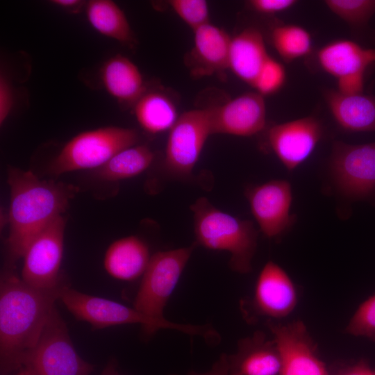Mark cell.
<instances>
[{
  "mask_svg": "<svg viewBox=\"0 0 375 375\" xmlns=\"http://www.w3.org/2000/svg\"><path fill=\"white\" fill-rule=\"evenodd\" d=\"M138 140L135 129L106 126L87 131L69 140L49 167L50 173L99 168L118 152L134 146Z\"/></svg>",
  "mask_w": 375,
  "mask_h": 375,
  "instance_id": "cell-5",
  "label": "cell"
},
{
  "mask_svg": "<svg viewBox=\"0 0 375 375\" xmlns=\"http://www.w3.org/2000/svg\"><path fill=\"white\" fill-rule=\"evenodd\" d=\"M297 301V291L291 278L278 264L268 261L256 284L253 303L258 312L272 318H283L294 310Z\"/></svg>",
  "mask_w": 375,
  "mask_h": 375,
  "instance_id": "cell-15",
  "label": "cell"
},
{
  "mask_svg": "<svg viewBox=\"0 0 375 375\" xmlns=\"http://www.w3.org/2000/svg\"><path fill=\"white\" fill-rule=\"evenodd\" d=\"M67 309L78 320L89 323L94 329H102L122 324H139L148 335L160 329L177 330L191 335H201L213 340L217 333L208 325L195 326L149 317L134 308L119 302L90 295L65 286L60 299Z\"/></svg>",
  "mask_w": 375,
  "mask_h": 375,
  "instance_id": "cell-4",
  "label": "cell"
},
{
  "mask_svg": "<svg viewBox=\"0 0 375 375\" xmlns=\"http://www.w3.org/2000/svg\"><path fill=\"white\" fill-rule=\"evenodd\" d=\"M271 40L275 50L286 62L305 57L312 49L311 35L297 24L276 26L272 30Z\"/></svg>",
  "mask_w": 375,
  "mask_h": 375,
  "instance_id": "cell-26",
  "label": "cell"
},
{
  "mask_svg": "<svg viewBox=\"0 0 375 375\" xmlns=\"http://www.w3.org/2000/svg\"><path fill=\"white\" fill-rule=\"evenodd\" d=\"M329 169L333 182L345 197L367 200L375 197V142L333 144Z\"/></svg>",
  "mask_w": 375,
  "mask_h": 375,
  "instance_id": "cell-9",
  "label": "cell"
},
{
  "mask_svg": "<svg viewBox=\"0 0 375 375\" xmlns=\"http://www.w3.org/2000/svg\"><path fill=\"white\" fill-rule=\"evenodd\" d=\"M133 106L138 124L151 134L169 131L179 117L173 100L159 91H146Z\"/></svg>",
  "mask_w": 375,
  "mask_h": 375,
  "instance_id": "cell-24",
  "label": "cell"
},
{
  "mask_svg": "<svg viewBox=\"0 0 375 375\" xmlns=\"http://www.w3.org/2000/svg\"><path fill=\"white\" fill-rule=\"evenodd\" d=\"M345 332L375 342V293L360 304L350 319Z\"/></svg>",
  "mask_w": 375,
  "mask_h": 375,
  "instance_id": "cell-28",
  "label": "cell"
},
{
  "mask_svg": "<svg viewBox=\"0 0 375 375\" xmlns=\"http://www.w3.org/2000/svg\"><path fill=\"white\" fill-rule=\"evenodd\" d=\"M154 158L153 151L147 146H132L114 156L100 167L94 175L103 181H115L138 176L146 170Z\"/></svg>",
  "mask_w": 375,
  "mask_h": 375,
  "instance_id": "cell-25",
  "label": "cell"
},
{
  "mask_svg": "<svg viewBox=\"0 0 375 375\" xmlns=\"http://www.w3.org/2000/svg\"><path fill=\"white\" fill-rule=\"evenodd\" d=\"M282 358L279 375H328L315 342L300 320L288 324L267 322Z\"/></svg>",
  "mask_w": 375,
  "mask_h": 375,
  "instance_id": "cell-12",
  "label": "cell"
},
{
  "mask_svg": "<svg viewBox=\"0 0 375 375\" xmlns=\"http://www.w3.org/2000/svg\"><path fill=\"white\" fill-rule=\"evenodd\" d=\"M322 126L309 116L272 126L269 144L288 171H293L312 153L322 135Z\"/></svg>",
  "mask_w": 375,
  "mask_h": 375,
  "instance_id": "cell-13",
  "label": "cell"
},
{
  "mask_svg": "<svg viewBox=\"0 0 375 375\" xmlns=\"http://www.w3.org/2000/svg\"><path fill=\"white\" fill-rule=\"evenodd\" d=\"M23 367L34 375H90L94 368L77 353L56 306Z\"/></svg>",
  "mask_w": 375,
  "mask_h": 375,
  "instance_id": "cell-6",
  "label": "cell"
},
{
  "mask_svg": "<svg viewBox=\"0 0 375 375\" xmlns=\"http://www.w3.org/2000/svg\"><path fill=\"white\" fill-rule=\"evenodd\" d=\"M269 56L262 34L258 29L249 27L231 38L228 69L252 86Z\"/></svg>",
  "mask_w": 375,
  "mask_h": 375,
  "instance_id": "cell-20",
  "label": "cell"
},
{
  "mask_svg": "<svg viewBox=\"0 0 375 375\" xmlns=\"http://www.w3.org/2000/svg\"><path fill=\"white\" fill-rule=\"evenodd\" d=\"M264 97L246 92L226 103L212 107L211 132L249 137L262 131L266 124Z\"/></svg>",
  "mask_w": 375,
  "mask_h": 375,
  "instance_id": "cell-14",
  "label": "cell"
},
{
  "mask_svg": "<svg viewBox=\"0 0 375 375\" xmlns=\"http://www.w3.org/2000/svg\"><path fill=\"white\" fill-rule=\"evenodd\" d=\"M324 98L337 124L349 132L375 131V94L343 95L325 90Z\"/></svg>",
  "mask_w": 375,
  "mask_h": 375,
  "instance_id": "cell-19",
  "label": "cell"
},
{
  "mask_svg": "<svg viewBox=\"0 0 375 375\" xmlns=\"http://www.w3.org/2000/svg\"><path fill=\"white\" fill-rule=\"evenodd\" d=\"M51 3L56 6L72 12H76L84 3L83 1L80 0H53Z\"/></svg>",
  "mask_w": 375,
  "mask_h": 375,
  "instance_id": "cell-36",
  "label": "cell"
},
{
  "mask_svg": "<svg viewBox=\"0 0 375 375\" xmlns=\"http://www.w3.org/2000/svg\"><path fill=\"white\" fill-rule=\"evenodd\" d=\"M374 375H375V371H374Z\"/></svg>",
  "mask_w": 375,
  "mask_h": 375,
  "instance_id": "cell-39",
  "label": "cell"
},
{
  "mask_svg": "<svg viewBox=\"0 0 375 375\" xmlns=\"http://www.w3.org/2000/svg\"><path fill=\"white\" fill-rule=\"evenodd\" d=\"M189 247L158 251L151 256L135 296L133 308L149 317L163 318V310L194 249Z\"/></svg>",
  "mask_w": 375,
  "mask_h": 375,
  "instance_id": "cell-7",
  "label": "cell"
},
{
  "mask_svg": "<svg viewBox=\"0 0 375 375\" xmlns=\"http://www.w3.org/2000/svg\"><path fill=\"white\" fill-rule=\"evenodd\" d=\"M107 92L119 102L135 104L147 91L142 73L128 58L117 54L107 60L100 70Z\"/></svg>",
  "mask_w": 375,
  "mask_h": 375,
  "instance_id": "cell-21",
  "label": "cell"
},
{
  "mask_svg": "<svg viewBox=\"0 0 375 375\" xmlns=\"http://www.w3.org/2000/svg\"><path fill=\"white\" fill-rule=\"evenodd\" d=\"M244 194L253 216L267 238H280L294 224V215L290 214L292 186L288 181L272 180L249 185Z\"/></svg>",
  "mask_w": 375,
  "mask_h": 375,
  "instance_id": "cell-11",
  "label": "cell"
},
{
  "mask_svg": "<svg viewBox=\"0 0 375 375\" xmlns=\"http://www.w3.org/2000/svg\"><path fill=\"white\" fill-rule=\"evenodd\" d=\"M228 355L222 354L210 371L205 373L192 371L188 375H228Z\"/></svg>",
  "mask_w": 375,
  "mask_h": 375,
  "instance_id": "cell-34",
  "label": "cell"
},
{
  "mask_svg": "<svg viewBox=\"0 0 375 375\" xmlns=\"http://www.w3.org/2000/svg\"><path fill=\"white\" fill-rule=\"evenodd\" d=\"M194 33V44L188 54L187 65L192 77L218 75L228 69L231 37L224 29L210 23Z\"/></svg>",
  "mask_w": 375,
  "mask_h": 375,
  "instance_id": "cell-16",
  "label": "cell"
},
{
  "mask_svg": "<svg viewBox=\"0 0 375 375\" xmlns=\"http://www.w3.org/2000/svg\"><path fill=\"white\" fill-rule=\"evenodd\" d=\"M146 243L137 236H128L113 242L107 249L103 267L112 278L133 281L143 275L150 260Z\"/></svg>",
  "mask_w": 375,
  "mask_h": 375,
  "instance_id": "cell-22",
  "label": "cell"
},
{
  "mask_svg": "<svg viewBox=\"0 0 375 375\" xmlns=\"http://www.w3.org/2000/svg\"><path fill=\"white\" fill-rule=\"evenodd\" d=\"M317 59L321 68L337 79L365 75L366 69L375 62V48H364L349 40H337L321 47Z\"/></svg>",
  "mask_w": 375,
  "mask_h": 375,
  "instance_id": "cell-18",
  "label": "cell"
},
{
  "mask_svg": "<svg viewBox=\"0 0 375 375\" xmlns=\"http://www.w3.org/2000/svg\"><path fill=\"white\" fill-rule=\"evenodd\" d=\"M10 203L7 245L12 261L23 258L34 238L62 215L78 192L73 185L41 180L31 171L10 166L7 170Z\"/></svg>",
  "mask_w": 375,
  "mask_h": 375,
  "instance_id": "cell-2",
  "label": "cell"
},
{
  "mask_svg": "<svg viewBox=\"0 0 375 375\" xmlns=\"http://www.w3.org/2000/svg\"><path fill=\"white\" fill-rule=\"evenodd\" d=\"M338 375H374L367 361L361 360L353 365L345 368Z\"/></svg>",
  "mask_w": 375,
  "mask_h": 375,
  "instance_id": "cell-35",
  "label": "cell"
},
{
  "mask_svg": "<svg viewBox=\"0 0 375 375\" xmlns=\"http://www.w3.org/2000/svg\"><path fill=\"white\" fill-rule=\"evenodd\" d=\"M328 9L351 26L361 28L375 14V0H326Z\"/></svg>",
  "mask_w": 375,
  "mask_h": 375,
  "instance_id": "cell-27",
  "label": "cell"
},
{
  "mask_svg": "<svg viewBox=\"0 0 375 375\" xmlns=\"http://www.w3.org/2000/svg\"><path fill=\"white\" fill-rule=\"evenodd\" d=\"M65 220L53 219L31 242L23 259L22 279L39 289H53L65 282L60 278Z\"/></svg>",
  "mask_w": 375,
  "mask_h": 375,
  "instance_id": "cell-10",
  "label": "cell"
},
{
  "mask_svg": "<svg viewBox=\"0 0 375 375\" xmlns=\"http://www.w3.org/2000/svg\"><path fill=\"white\" fill-rule=\"evenodd\" d=\"M67 285L65 283L53 289H39L12 272L1 276L0 375H13L24 366Z\"/></svg>",
  "mask_w": 375,
  "mask_h": 375,
  "instance_id": "cell-1",
  "label": "cell"
},
{
  "mask_svg": "<svg viewBox=\"0 0 375 375\" xmlns=\"http://www.w3.org/2000/svg\"><path fill=\"white\" fill-rule=\"evenodd\" d=\"M13 106V92L10 82L4 73L0 74V124L3 125Z\"/></svg>",
  "mask_w": 375,
  "mask_h": 375,
  "instance_id": "cell-32",
  "label": "cell"
},
{
  "mask_svg": "<svg viewBox=\"0 0 375 375\" xmlns=\"http://www.w3.org/2000/svg\"><path fill=\"white\" fill-rule=\"evenodd\" d=\"M101 375H122L121 374L117 369V364L115 360H110L103 370L102 371Z\"/></svg>",
  "mask_w": 375,
  "mask_h": 375,
  "instance_id": "cell-37",
  "label": "cell"
},
{
  "mask_svg": "<svg viewBox=\"0 0 375 375\" xmlns=\"http://www.w3.org/2000/svg\"><path fill=\"white\" fill-rule=\"evenodd\" d=\"M212 107L183 112L169 131L164 165L171 175L190 176L211 132Z\"/></svg>",
  "mask_w": 375,
  "mask_h": 375,
  "instance_id": "cell-8",
  "label": "cell"
},
{
  "mask_svg": "<svg viewBox=\"0 0 375 375\" xmlns=\"http://www.w3.org/2000/svg\"><path fill=\"white\" fill-rule=\"evenodd\" d=\"M286 78L284 66L270 56L264 63L252 87L262 96L278 92Z\"/></svg>",
  "mask_w": 375,
  "mask_h": 375,
  "instance_id": "cell-30",
  "label": "cell"
},
{
  "mask_svg": "<svg viewBox=\"0 0 375 375\" xmlns=\"http://www.w3.org/2000/svg\"><path fill=\"white\" fill-rule=\"evenodd\" d=\"M295 0H251L249 7L254 11L264 15H274L285 11L293 7Z\"/></svg>",
  "mask_w": 375,
  "mask_h": 375,
  "instance_id": "cell-31",
  "label": "cell"
},
{
  "mask_svg": "<svg viewBox=\"0 0 375 375\" xmlns=\"http://www.w3.org/2000/svg\"><path fill=\"white\" fill-rule=\"evenodd\" d=\"M228 375H279L282 358L274 340L262 331L241 339L236 353L228 355Z\"/></svg>",
  "mask_w": 375,
  "mask_h": 375,
  "instance_id": "cell-17",
  "label": "cell"
},
{
  "mask_svg": "<svg viewBox=\"0 0 375 375\" xmlns=\"http://www.w3.org/2000/svg\"><path fill=\"white\" fill-rule=\"evenodd\" d=\"M337 91L343 95H355L363 93L365 75H353L340 78Z\"/></svg>",
  "mask_w": 375,
  "mask_h": 375,
  "instance_id": "cell-33",
  "label": "cell"
},
{
  "mask_svg": "<svg viewBox=\"0 0 375 375\" xmlns=\"http://www.w3.org/2000/svg\"><path fill=\"white\" fill-rule=\"evenodd\" d=\"M85 10L89 23L99 33L128 47L136 44L137 40L128 20L115 2L89 1Z\"/></svg>",
  "mask_w": 375,
  "mask_h": 375,
  "instance_id": "cell-23",
  "label": "cell"
},
{
  "mask_svg": "<svg viewBox=\"0 0 375 375\" xmlns=\"http://www.w3.org/2000/svg\"><path fill=\"white\" fill-rule=\"evenodd\" d=\"M190 210L197 244L212 250L228 251L233 271L250 272L258 235L253 222L219 210L204 197L197 199Z\"/></svg>",
  "mask_w": 375,
  "mask_h": 375,
  "instance_id": "cell-3",
  "label": "cell"
},
{
  "mask_svg": "<svg viewBox=\"0 0 375 375\" xmlns=\"http://www.w3.org/2000/svg\"><path fill=\"white\" fill-rule=\"evenodd\" d=\"M13 375H34L33 373L27 367H22Z\"/></svg>",
  "mask_w": 375,
  "mask_h": 375,
  "instance_id": "cell-38",
  "label": "cell"
},
{
  "mask_svg": "<svg viewBox=\"0 0 375 375\" xmlns=\"http://www.w3.org/2000/svg\"><path fill=\"white\" fill-rule=\"evenodd\" d=\"M168 3L193 32L210 23L209 8L205 0H170Z\"/></svg>",
  "mask_w": 375,
  "mask_h": 375,
  "instance_id": "cell-29",
  "label": "cell"
}]
</instances>
